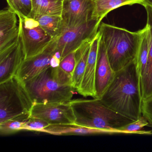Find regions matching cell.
I'll return each instance as SVG.
<instances>
[{
    "instance_id": "cell-1",
    "label": "cell",
    "mask_w": 152,
    "mask_h": 152,
    "mask_svg": "<svg viewBox=\"0 0 152 152\" xmlns=\"http://www.w3.org/2000/svg\"><path fill=\"white\" fill-rule=\"evenodd\" d=\"M99 99L112 110L132 121L137 120L142 116L143 99L135 61L116 72Z\"/></svg>"
},
{
    "instance_id": "cell-2",
    "label": "cell",
    "mask_w": 152,
    "mask_h": 152,
    "mask_svg": "<svg viewBox=\"0 0 152 152\" xmlns=\"http://www.w3.org/2000/svg\"><path fill=\"white\" fill-rule=\"evenodd\" d=\"M99 31L110 64L115 72L135 61L140 39V30L130 31L124 28L102 23Z\"/></svg>"
},
{
    "instance_id": "cell-3",
    "label": "cell",
    "mask_w": 152,
    "mask_h": 152,
    "mask_svg": "<svg viewBox=\"0 0 152 152\" xmlns=\"http://www.w3.org/2000/svg\"><path fill=\"white\" fill-rule=\"evenodd\" d=\"M69 103L75 115V125L99 129L121 130L133 121L112 110L98 99H72Z\"/></svg>"
},
{
    "instance_id": "cell-4",
    "label": "cell",
    "mask_w": 152,
    "mask_h": 152,
    "mask_svg": "<svg viewBox=\"0 0 152 152\" xmlns=\"http://www.w3.org/2000/svg\"><path fill=\"white\" fill-rule=\"evenodd\" d=\"M23 83L33 104L68 103L75 90L72 86L62 83L58 78L55 68L51 67Z\"/></svg>"
},
{
    "instance_id": "cell-5",
    "label": "cell",
    "mask_w": 152,
    "mask_h": 152,
    "mask_svg": "<svg viewBox=\"0 0 152 152\" xmlns=\"http://www.w3.org/2000/svg\"><path fill=\"white\" fill-rule=\"evenodd\" d=\"M33 102L23 83L16 76L0 83V123L25 121L31 116Z\"/></svg>"
},
{
    "instance_id": "cell-6",
    "label": "cell",
    "mask_w": 152,
    "mask_h": 152,
    "mask_svg": "<svg viewBox=\"0 0 152 152\" xmlns=\"http://www.w3.org/2000/svg\"><path fill=\"white\" fill-rule=\"evenodd\" d=\"M18 17L20 40L26 59L42 52L53 39L42 28L35 19L28 17Z\"/></svg>"
},
{
    "instance_id": "cell-7",
    "label": "cell",
    "mask_w": 152,
    "mask_h": 152,
    "mask_svg": "<svg viewBox=\"0 0 152 152\" xmlns=\"http://www.w3.org/2000/svg\"><path fill=\"white\" fill-rule=\"evenodd\" d=\"M100 23L92 19L78 26L66 28L61 36L55 39L56 51L60 53L62 59L84 42L93 40L98 31Z\"/></svg>"
},
{
    "instance_id": "cell-8",
    "label": "cell",
    "mask_w": 152,
    "mask_h": 152,
    "mask_svg": "<svg viewBox=\"0 0 152 152\" xmlns=\"http://www.w3.org/2000/svg\"><path fill=\"white\" fill-rule=\"evenodd\" d=\"M31 116L44 120L50 125L75 124V115L69 102L34 103Z\"/></svg>"
},
{
    "instance_id": "cell-9",
    "label": "cell",
    "mask_w": 152,
    "mask_h": 152,
    "mask_svg": "<svg viewBox=\"0 0 152 152\" xmlns=\"http://www.w3.org/2000/svg\"><path fill=\"white\" fill-rule=\"evenodd\" d=\"M56 41L53 39L42 52L24 59L17 74V77L25 82L51 67L50 61L56 51Z\"/></svg>"
},
{
    "instance_id": "cell-10",
    "label": "cell",
    "mask_w": 152,
    "mask_h": 152,
    "mask_svg": "<svg viewBox=\"0 0 152 152\" xmlns=\"http://www.w3.org/2000/svg\"><path fill=\"white\" fill-rule=\"evenodd\" d=\"M93 12L92 0H63L62 17L66 28L92 20Z\"/></svg>"
},
{
    "instance_id": "cell-11",
    "label": "cell",
    "mask_w": 152,
    "mask_h": 152,
    "mask_svg": "<svg viewBox=\"0 0 152 152\" xmlns=\"http://www.w3.org/2000/svg\"><path fill=\"white\" fill-rule=\"evenodd\" d=\"M101 35L98 31L91 42L88 61L81 84L77 92L84 97L96 98V75L98 56L99 47Z\"/></svg>"
},
{
    "instance_id": "cell-12",
    "label": "cell",
    "mask_w": 152,
    "mask_h": 152,
    "mask_svg": "<svg viewBox=\"0 0 152 152\" xmlns=\"http://www.w3.org/2000/svg\"><path fill=\"white\" fill-rule=\"evenodd\" d=\"M17 17L10 8L0 11V52L16 46L20 41Z\"/></svg>"
},
{
    "instance_id": "cell-13",
    "label": "cell",
    "mask_w": 152,
    "mask_h": 152,
    "mask_svg": "<svg viewBox=\"0 0 152 152\" xmlns=\"http://www.w3.org/2000/svg\"><path fill=\"white\" fill-rule=\"evenodd\" d=\"M115 74L108 60L104 44L100 38L96 71V99H101L113 80Z\"/></svg>"
},
{
    "instance_id": "cell-14",
    "label": "cell",
    "mask_w": 152,
    "mask_h": 152,
    "mask_svg": "<svg viewBox=\"0 0 152 152\" xmlns=\"http://www.w3.org/2000/svg\"><path fill=\"white\" fill-rule=\"evenodd\" d=\"M24 59L20 40L17 45L0 52V83L16 76Z\"/></svg>"
},
{
    "instance_id": "cell-15",
    "label": "cell",
    "mask_w": 152,
    "mask_h": 152,
    "mask_svg": "<svg viewBox=\"0 0 152 152\" xmlns=\"http://www.w3.org/2000/svg\"><path fill=\"white\" fill-rule=\"evenodd\" d=\"M147 13L146 24L149 28V50L145 67L140 76V85L143 100L152 97V7H145Z\"/></svg>"
},
{
    "instance_id": "cell-16",
    "label": "cell",
    "mask_w": 152,
    "mask_h": 152,
    "mask_svg": "<svg viewBox=\"0 0 152 152\" xmlns=\"http://www.w3.org/2000/svg\"><path fill=\"white\" fill-rule=\"evenodd\" d=\"M43 132L55 135H88L96 134H128L127 132L121 130H104L92 129L75 124L50 125L45 129Z\"/></svg>"
},
{
    "instance_id": "cell-17",
    "label": "cell",
    "mask_w": 152,
    "mask_h": 152,
    "mask_svg": "<svg viewBox=\"0 0 152 152\" xmlns=\"http://www.w3.org/2000/svg\"><path fill=\"white\" fill-rule=\"evenodd\" d=\"M93 12L92 19L101 22L107 15L114 10L124 6L139 4L146 6L144 0H92Z\"/></svg>"
},
{
    "instance_id": "cell-18",
    "label": "cell",
    "mask_w": 152,
    "mask_h": 152,
    "mask_svg": "<svg viewBox=\"0 0 152 152\" xmlns=\"http://www.w3.org/2000/svg\"><path fill=\"white\" fill-rule=\"evenodd\" d=\"M92 40L86 42L75 50L76 63L72 78V83L76 91L79 89L82 81Z\"/></svg>"
},
{
    "instance_id": "cell-19",
    "label": "cell",
    "mask_w": 152,
    "mask_h": 152,
    "mask_svg": "<svg viewBox=\"0 0 152 152\" xmlns=\"http://www.w3.org/2000/svg\"><path fill=\"white\" fill-rule=\"evenodd\" d=\"M63 0H32V8L29 17L35 18L42 15L62 16Z\"/></svg>"
},
{
    "instance_id": "cell-20",
    "label": "cell",
    "mask_w": 152,
    "mask_h": 152,
    "mask_svg": "<svg viewBox=\"0 0 152 152\" xmlns=\"http://www.w3.org/2000/svg\"><path fill=\"white\" fill-rule=\"evenodd\" d=\"M34 19L53 39L59 38L66 28L61 16L42 15Z\"/></svg>"
},
{
    "instance_id": "cell-21",
    "label": "cell",
    "mask_w": 152,
    "mask_h": 152,
    "mask_svg": "<svg viewBox=\"0 0 152 152\" xmlns=\"http://www.w3.org/2000/svg\"><path fill=\"white\" fill-rule=\"evenodd\" d=\"M140 37L135 60L137 72L140 78L147 62L149 50V28L147 25L140 30Z\"/></svg>"
},
{
    "instance_id": "cell-22",
    "label": "cell",
    "mask_w": 152,
    "mask_h": 152,
    "mask_svg": "<svg viewBox=\"0 0 152 152\" xmlns=\"http://www.w3.org/2000/svg\"><path fill=\"white\" fill-rule=\"evenodd\" d=\"M9 8L18 16L29 17L32 8V0H6Z\"/></svg>"
},
{
    "instance_id": "cell-23",
    "label": "cell",
    "mask_w": 152,
    "mask_h": 152,
    "mask_svg": "<svg viewBox=\"0 0 152 152\" xmlns=\"http://www.w3.org/2000/svg\"><path fill=\"white\" fill-rule=\"evenodd\" d=\"M25 121L13 119L0 123V134L6 136L24 131Z\"/></svg>"
},
{
    "instance_id": "cell-24",
    "label": "cell",
    "mask_w": 152,
    "mask_h": 152,
    "mask_svg": "<svg viewBox=\"0 0 152 152\" xmlns=\"http://www.w3.org/2000/svg\"><path fill=\"white\" fill-rule=\"evenodd\" d=\"M149 124L148 121L143 116H141L137 120L124 125L120 129L129 132L130 134H146L151 135L152 132L150 131H142L145 126Z\"/></svg>"
},
{
    "instance_id": "cell-25",
    "label": "cell",
    "mask_w": 152,
    "mask_h": 152,
    "mask_svg": "<svg viewBox=\"0 0 152 152\" xmlns=\"http://www.w3.org/2000/svg\"><path fill=\"white\" fill-rule=\"evenodd\" d=\"M50 124L44 120L30 116L25 121L24 131L43 132Z\"/></svg>"
},
{
    "instance_id": "cell-26",
    "label": "cell",
    "mask_w": 152,
    "mask_h": 152,
    "mask_svg": "<svg viewBox=\"0 0 152 152\" xmlns=\"http://www.w3.org/2000/svg\"><path fill=\"white\" fill-rule=\"evenodd\" d=\"M76 63L75 50L66 56L61 60L59 67L63 71L72 76L74 71Z\"/></svg>"
},
{
    "instance_id": "cell-27",
    "label": "cell",
    "mask_w": 152,
    "mask_h": 152,
    "mask_svg": "<svg viewBox=\"0 0 152 152\" xmlns=\"http://www.w3.org/2000/svg\"><path fill=\"white\" fill-rule=\"evenodd\" d=\"M142 115L152 125V97L142 101L141 107Z\"/></svg>"
},
{
    "instance_id": "cell-28",
    "label": "cell",
    "mask_w": 152,
    "mask_h": 152,
    "mask_svg": "<svg viewBox=\"0 0 152 152\" xmlns=\"http://www.w3.org/2000/svg\"><path fill=\"white\" fill-rule=\"evenodd\" d=\"M144 1H145L146 4V6L147 5H148V6L152 7V0H144Z\"/></svg>"
}]
</instances>
